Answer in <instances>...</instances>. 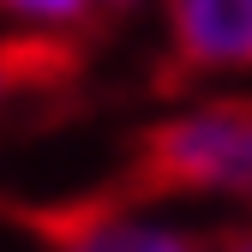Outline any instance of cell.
Returning <instances> with one entry per match:
<instances>
[{
  "mask_svg": "<svg viewBox=\"0 0 252 252\" xmlns=\"http://www.w3.org/2000/svg\"><path fill=\"white\" fill-rule=\"evenodd\" d=\"M0 12H12V18H24V24H42V30L96 24V18H90V0H0Z\"/></svg>",
  "mask_w": 252,
  "mask_h": 252,
  "instance_id": "obj_4",
  "label": "cell"
},
{
  "mask_svg": "<svg viewBox=\"0 0 252 252\" xmlns=\"http://www.w3.org/2000/svg\"><path fill=\"white\" fill-rule=\"evenodd\" d=\"M126 6H132V0H90V18H96V24H102V18H120Z\"/></svg>",
  "mask_w": 252,
  "mask_h": 252,
  "instance_id": "obj_5",
  "label": "cell"
},
{
  "mask_svg": "<svg viewBox=\"0 0 252 252\" xmlns=\"http://www.w3.org/2000/svg\"><path fill=\"white\" fill-rule=\"evenodd\" d=\"M6 96H12V90H6V78H0V102H6Z\"/></svg>",
  "mask_w": 252,
  "mask_h": 252,
  "instance_id": "obj_6",
  "label": "cell"
},
{
  "mask_svg": "<svg viewBox=\"0 0 252 252\" xmlns=\"http://www.w3.org/2000/svg\"><path fill=\"white\" fill-rule=\"evenodd\" d=\"M24 228H36V240H48L54 252H204L192 234L174 228H144L132 222L114 198H60V204H36L18 210Z\"/></svg>",
  "mask_w": 252,
  "mask_h": 252,
  "instance_id": "obj_3",
  "label": "cell"
},
{
  "mask_svg": "<svg viewBox=\"0 0 252 252\" xmlns=\"http://www.w3.org/2000/svg\"><path fill=\"white\" fill-rule=\"evenodd\" d=\"M186 192H252V96H216L144 126L102 198L126 210Z\"/></svg>",
  "mask_w": 252,
  "mask_h": 252,
  "instance_id": "obj_1",
  "label": "cell"
},
{
  "mask_svg": "<svg viewBox=\"0 0 252 252\" xmlns=\"http://www.w3.org/2000/svg\"><path fill=\"white\" fill-rule=\"evenodd\" d=\"M252 66V0H168L162 90H186L210 72Z\"/></svg>",
  "mask_w": 252,
  "mask_h": 252,
  "instance_id": "obj_2",
  "label": "cell"
}]
</instances>
